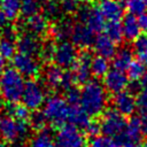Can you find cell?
<instances>
[{"mask_svg": "<svg viewBox=\"0 0 147 147\" xmlns=\"http://www.w3.org/2000/svg\"><path fill=\"white\" fill-rule=\"evenodd\" d=\"M39 2H46V1H48V0H38Z\"/></svg>", "mask_w": 147, "mask_h": 147, "instance_id": "obj_56", "label": "cell"}, {"mask_svg": "<svg viewBox=\"0 0 147 147\" xmlns=\"http://www.w3.org/2000/svg\"><path fill=\"white\" fill-rule=\"evenodd\" d=\"M114 108L122 114L123 116H132L133 113L137 109V103H136V98L133 93L130 91H121L115 94L114 100Z\"/></svg>", "mask_w": 147, "mask_h": 147, "instance_id": "obj_13", "label": "cell"}, {"mask_svg": "<svg viewBox=\"0 0 147 147\" xmlns=\"http://www.w3.org/2000/svg\"><path fill=\"white\" fill-rule=\"evenodd\" d=\"M54 49H55V44L53 41H47L45 44H41V47H40L38 55L44 62H49L53 59Z\"/></svg>", "mask_w": 147, "mask_h": 147, "instance_id": "obj_37", "label": "cell"}, {"mask_svg": "<svg viewBox=\"0 0 147 147\" xmlns=\"http://www.w3.org/2000/svg\"><path fill=\"white\" fill-rule=\"evenodd\" d=\"M0 9L8 21H14L21 14V0H0Z\"/></svg>", "mask_w": 147, "mask_h": 147, "instance_id": "obj_26", "label": "cell"}, {"mask_svg": "<svg viewBox=\"0 0 147 147\" xmlns=\"http://www.w3.org/2000/svg\"><path fill=\"white\" fill-rule=\"evenodd\" d=\"M76 83L75 76L72 71L69 70H63V76H62V82H61V90H68L71 86H74V84Z\"/></svg>", "mask_w": 147, "mask_h": 147, "instance_id": "obj_41", "label": "cell"}, {"mask_svg": "<svg viewBox=\"0 0 147 147\" xmlns=\"http://www.w3.org/2000/svg\"><path fill=\"white\" fill-rule=\"evenodd\" d=\"M137 21L140 28V31H144L145 33H147V13H142L140 15L137 16Z\"/></svg>", "mask_w": 147, "mask_h": 147, "instance_id": "obj_45", "label": "cell"}, {"mask_svg": "<svg viewBox=\"0 0 147 147\" xmlns=\"http://www.w3.org/2000/svg\"><path fill=\"white\" fill-rule=\"evenodd\" d=\"M142 131H141V124L140 119L138 117H131L129 122H126L125 131L121 141V146L125 145L127 142H138L141 139Z\"/></svg>", "mask_w": 147, "mask_h": 147, "instance_id": "obj_21", "label": "cell"}, {"mask_svg": "<svg viewBox=\"0 0 147 147\" xmlns=\"http://www.w3.org/2000/svg\"><path fill=\"white\" fill-rule=\"evenodd\" d=\"M133 60V52L129 47H122L118 51L116 49L113 56V67L118 70L125 71L130 63Z\"/></svg>", "mask_w": 147, "mask_h": 147, "instance_id": "obj_24", "label": "cell"}, {"mask_svg": "<svg viewBox=\"0 0 147 147\" xmlns=\"http://www.w3.org/2000/svg\"><path fill=\"white\" fill-rule=\"evenodd\" d=\"M92 45L95 53L106 59H111L116 52V42H114L107 34H99L94 38Z\"/></svg>", "mask_w": 147, "mask_h": 147, "instance_id": "obj_18", "label": "cell"}, {"mask_svg": "<svg viewBox=\"0 0 147 147\" xmlns=\"http://www.w3.org/2000/svg\"><path fill=\"white\" fill-rule=\"evenodd\" d=\"M84 129H85V132L87 133V136L91 137V138L98 136L101 132L100 131V124L96 123V122H92V121H90V123Z\"/></svg>", "mask_w": 147, "mask_h": 147, "instance_id": "obj_43", "label": "cell"}, {"mask_svg": "<svg viewBox=\"0 0 147 147\" xmlns=\"http://www.w3.org/2000/svg\"><path fill=\"white\" fill-rule=\"evenodd\" d=\"M141 147H147V140H146V141H145V142H144V145H142V146H141Z\"/></svg>", "mask_w": 147, "mask_h": 147, "instance_id": "obj_55", "label": "cell"}, {"mask_svg": "<svg viewBox=\"0 0 147 147\" xmlns=\"http://www.w3.org/2000/svg\"><path fill=\"white\" fill-rule=\"evenodd\" d=\"M136 103H137V108L139 111L146 110L147 109V93L141 92L136 99Z\"/></svg>", "mask_w": 147, "mask_h": 147, "instance_id": "obj_44", "label": "cell"}, {"mask_svg": "<svg viewBox=\"0 0 147 147\" xmlns=\"http://www.w3.org/2000/svg\"><path fill=\"white\" fill-rule=\"evenodd\" d=\"M123 5H124V8H126V10L130 14H133L136 16L147 10L146 0H124Z\"/></svg>", "mask_w": 147, "mask_h": 147, "instance_id": "obj_32", "label": "cell"}, {"mask_svg": "<svg viewBox=\"0 0 147 147\" xmlns=\"http://www.w3.org/2000/svg\"><path fill=\"white\" fill-rule=\"evenodd\" d=\"M105 90L111 94H116L121 91H124L129 85V77L123 70H118L113 68L109 69L103 76Z\"/></svg>", "mask_w": 147, "mask_h": 147, "instance_id": "obj_11", "label": "cell"}, {"mask_svg": "<svg viewBox=\"0 0 147 147\" xmlns=\"http://www.w3.org/2000/svg\"><path fill=\"white\" fill-rule=\"evenodd\" d=\"M0 138L2 141L8 144L16 139H20L16 119L10 115H5L0 118Z\"/></svg>", "mask_w": 147, "mask_h": 147, "instance_id": "obj_16", "label": "cell"}, {"mask_svg": "<svg viewBox=\"0 0 147 147\" xmlns=\"http://www.w3.org/2000/svg\"><path fill=\"white\" fill-rule=\"evenodd\" d=\"M16 53V42L10 39L2 38L0 39V55L5 60H10Z\"/></svg>", "mask_w": 147, "mask_h": 147, "instance_id": "obj_34", "label": "cell"}, {"mask_svg": "<svg viewBox=\"0 0 147 147\" xmlns=\"http://www.w3.org/2000/svg\"><path fill=\"white\" fill-rule=\"evenodd\" d=\"M72 26H74V23L70 18H62V20L56 21L48 29V31L51 32L52 37L55 40L63 41V40H68L70 38Z\"/></svg>", "mask_w": 147, "mask_h": 147, "instance_id": "obj_20", "label": "cell"}, {"mask_svg": "<svg viewBox=\"0 0 147 147\" xmlns=\"http://www.w3.org/2000/svg\"><path fill=\"white\" fill-rule=\"evenodd\" d=\"M0 118H1V114H0Z\"/></svg>", "mask_w": 147, "mask_h": 147, "instance_id": "obj_57", "label": "cell"}, {"mask_svg": "<svg viewBox=\"0 0 147 147\" xmlns=\"http://www.w3.org/2000/svg\"><path fill=\"white\" fill-rule=\"evenodd\" d=\"M0 147H7V146H6V144H5V141L0 140Z\"/></svg>", "mask_w": 147, "mask_h": 147, "instance_id": "obj_53", "label": "cell"}, {"mask_svg": "<svg viewBox=\"0 0 147 147\" xmlns=\"http://www.w3.org/2000/svg\"><path fill=\"white\" fill-rule=\"evenodd\" d=\"M108 102L107 91L98 80H88L80 90L79 103L90 116H99L106 109Z\"/></svg>", "mask_w": 147, "mask_h": 147, "instance_id": "obj_1", "label": "cell"}, {"mask_svg": "<svg viewBox=\"0 0 147 147\" xmlns=\"http://www.w3.org/2000/svg\"><path fill=\"white\" fill-rule=\"evenodd\" d=\"M8 147H28V145L25 144V140L23 139H16L11 142H9Z\"/></svg>", "mask_w": 147, "mask_h": 147, "instance_id": "obj_48", "label": "cell"}, {"mask_svg": "<svg viewBox=\"0 0 147 147\" xmlns=\"http://www.w3.org/2000/svg\"><path fill=\"white\" fill-rule=\"evenodd\" d=\"M109 61L108 59L103 57V56H95L92 59V62H91V72L94 77L96 78H101L106 75V72L109 70Z\"/></svg>", "mask_w": 147, "mask_h": 147, "instance_id": "obj_27", "label": "cell"}, {"mask_svg": "<svg viewBox=\"0 0 147 147\" xmlns=\"http://www.w3.org/2000/svg\"><path fill=\"white\" fill-rule=\"evenodd\" d=\"M28 147H56V145L52 133L45 127L37 131V134L31 138Z\"/></svg>", "mask_w": 147, "mask_h": 147, "instance_id": "obj_25", "label": "cell"}, {"mask_svg": "<svg viewBox=\"0 0 147 147\" xmlns=\"http://www.w3.org/2000/svg\"><path fill=\"white\" fill-rule=\"evenodd\" d=\"M106 34L116 44H121L124 39L123 37V31H122V24L119 21H109L106 25L105 29Z\"/></svg>", "mask_w": 147, "mask_h": 147, "instance_id": "obj_28", "label": "cell"}, {"mask_svg": "<svg viewBox=\"0 0 147 147\" xmlns=\"http://www.w3.org/2000/svg\"><path fill=\"white\" fill-rule=\"evenodd\" d=\"M24 77L13 67L5 68L0 75V96L7 103L20 102Z\"/></svg>", "mask_w": 147, "mask_h": 147, "instance_id": "obj_2", "label": "cell"}, {"mask_svg": "<svg viewBox=\"0 0 147 147\" xmlns=\"http://www.w3.org/2000/svg\"><path fill=\"white\" fill-rule=\"evenodd\" d=\"M90 115L82 108L78 107V105L75 106H69V111H68V118L67 122L70 124L76 125L77 127L84 129L88 123H90Z\"/></svg>", "mask_w": 147, "mask_h": 147, "instance_id": "obj_22", "label": "cell"}, {"mask_svg": "<svg viewBox=\"0 0 147 147\" xmlns=\"http://www.w3.org/2000/svg\"><path fill=\"white\" fill-rule=\"evenodd\" d=\"M7 17H6V15L3 14V11L0 9V33H1V31H2V29L7 25Z\"/></svg>", "mask_w": 147, "mask_h": 147, "instance_id": "obj_49", "label": "cell"}, {"mask_svg": "<svg viewBox=\"0 0 147 147\" xmlns=\"http://www.w3.org/2000/svg\"><path fill=\"white\" fill-rule=\"evenodd\" d=\"M44 15L48 20H56L61 15V8L59 5V1L56 0H48L44 2Z\"/></svg>", "mask_w": 147, "mask_h": 147, "instance_id": "obj_35", "label": "cell"}, {"mask_svg": "<svg viewBox=\"0 0 147 147\" xmlns=\"http://www.w3.org/2000/svg\"><path fill=\"white\" fill-rule=\"evenodd\" d=\"M140 124H141V131L142 134H145L147 137V109L144 111H140Z\"/></svg>", "mask_w": 147, "mask_h": 147, "instance_id": "obj_46", "label": "cell"}, {"mask_svg": "<svg viewBox=\"0 0 147 147\" xmlns=\"http://www.w3.org/2000/svg\"><path fill=\"white\" fill-rule=\"evenodd\" d=\"M133 49L138 54V56L144 54L147 51V33H144V34L139 33L133 39Z\"/></svg>", "mask_w": 147, "mask_h": 147, "instance_id": "obj_39", "label": "cell"}, {"mask_svg": "<svg viewBox=\"0 0 147 147\" xmlns=\"http://www.w3.org/2000/svg\"><path fill=\"white\" fill-rule=\"evenodd\" d=\"M90 147H121V145L108 136H95L91 139Z\"/></svg>", "mask_w": 147, "mask_h": 147, "instance_id": "obj_36", "label": "cell"}, {"mask_svg": "<svg viewBox=\"0 0 147 147\" xmlns=\"http://www.w3.org/2000/svg\"><path fill=\"white\" fill-rule=\"evenodd\" d=\"M139 80H140L139 85H140V90H141V92L147 93V72H145L144 76H142Z\"/></svg>", "mask_w": 147, "mask_h": 147, "instance_id": "obj_47", "label": "cell"}, {"mask_svg": "<svg viewBox=\"0 0 147 147\" xmlns=\"http://www.w3.org/2000/svg\"><path fill=\"white\" fill-rule=\"evenodd\" d=\"M80 1L84 2V3H88V2H92L93 0H79V2H80Z\"/></svg>", "mask_w": 147, "mask_h": 147, "instance_id": "obj_54", "label": "cell"}, {"mask_svg": "<svg viewBox=\"0 0 147 147\" xmlns=\"http://www.w3.org/2000/svg\"><path fill=\"white\" fill-rule=\"evenodd\" d=\"M64 99L69 106L78 105L79 100H80V91L78 88H76L75 86H71L70 88L65 90V98Z\"/></svg>", "mask_w": 147, "mask_h": 147, "instance_id": "obj_40", "label": "cell"}, {"mask_svg": "<svg viewBox=\"0 0 147 147\" xmlns=\"http://www.w3.org/2000/svg\"><path fill=\"white\" fill-rule=\"evenodd\" d=\"M69 105L64 98L52 95L45 100L42 105V114L53 127H60L67 122Z\"/></svg>", "mask_w": 147, "mask_h": 147, "instance_id": "obj_3", "label": "cell"}, {"mask_svg": "<svg viewBox=\"0 0 147 147\" xmlns=\"http://www.w3.org/2000/svg\"><path fill=\"white\" fill-rule=\"evenodd\" d=\"M92 54L84 49L79 54H77L76 61L74 63V65L71 67L76 83L79 84H85L86 82H88L91 79L92 72H91V62H92Z\"/></svg>", "mask_w": 147, "mask_h": 147, "instance_id": "obj_10", "label": "cell"}, {"mask_svg": "<svg viewBox=\"0 0 147 147\" xmlns=\"http://www.w3.org/2000/svg\"><path fill=\"white\" fill-rule=\"evenodd\" d=\"M55 145L56 147H83L85 145V137L79 127L64 123L57 129Z\"/></svg>", "mask_w": 147, "mask_h": 147, "instance_id": "obj_6", "label": "cell"}, {"mask_svg": "<svg viewBox=\"0 0 147 147\" xmlns=\"http://www.w3.org/2000/svg\"><path fill=\"white\" fill-rule=\"evenodd\" d=\"M1 36H2V38L10 39V40L15 41L17 39V29L15 26H11V25H9V26L6 25L1 31Z\"/></svg>", "mask_w": 147, "mask_h": 147, "instance_id": "obj_42", "label": "cell"}, {"mask_svg": "<svg viewBox=\"0 0 147 147\" xmlns=\"http://www.w3.org/2000/svg\"><path fill=\"white\" fill-rule=\"evenodd\" d=\"M62 76H63V69L60 68L56 64H48L42 72V80L44 84L55 91L61 88V82H62Z\"/></svg>", "mask_w": 147, "mask_h": 147, "instance_id": "obj_17", "label": "cell"}, {"mask_svg": "<svg viewBox=\"0 0 147 147\" xmlns=\"http://www.w3.org/2000/svg\"><path fill=\"white\" fill-rule=\"evenodd\" d=\"M69 39H71V42L76 47L87 48L93 44L94 32L88 26H86L84 23L79 22V23L74 24Z\"/></svg>", "mask_w": 147, "mask_h": 147, "instance_id": "obj_12", "label": "cell"}, {"mask_svg": "<svg viewBox=\"0 0 147 147\" xmlns=\"http://www.w3.org/2000/svg\"><path fill=\"white\" fill-rule=\"evenodd\" d=\"M32 113H30V116H29V123H30V126L32 130H36V131H40L42 129L46 127V124H47V119L45 117V115L42 114V111H40L39 109H36V110H31Z\"/></svg>", "mask_w": 147, "mask_h": 147, "instance_id": "obj_31", "label": "cell"}, {"mask_svg": "<svg viewBox=\"0 0 147 147\" xmlns=\"http://www.w3.org/2000/svg\"><path fill=\"white\" fill-rule=\"evenodd\" d=\"M61 11L67 15L76 14L79 8V0H59Z\"/></svg>", "mask_w": 147, "mask_h": 147, "instance_id": "obj_38", "label": "cell"}, {"mask_svg": "<svg viewBox=\"0 0 147 147\" xmlns=\"http://www.w3.org/2000/svg\"><path fill=\"white\" fill-rule=\"evenodd\" d=\"M5 68H6V60L0 55V75L5 70Z\"/></svg>", "mask_w": 147, "mask_h": 147, "instance_id": "obj_50", "label": "cell"}, {"mask_svg": "<svg viewBox=\"0 0 147 147\" xmlns=\"http://www.w3.org/2000/svg\"><path fill=\"white\" fill-rule=\"evenodd\" d=\"M40 11V2L38 0H21V14L26 18Z\"/></svg>", "mask_w": 147, "mask_h": 147, "instance_id": "obj_33", "label": "cell"}, {"mask_svg": "<svg viewBox=\"0 0 147 147\" xmlns=\"http://www.w3.org/2000/svg\"><path fill=\"white\" fill-rule=\"evenodd\" d=\"M45 100H46V92L41 83H39L33 78H30L29 80L24 82V87L20 101L30 111L41 108Z\"/></svg>", "mask_w": 147, "mask_h": 147, "instance_id": "obj_5", "label": "cell"}, {"mask_svg": "<svg viewBox=\"0 0 147 147\" xmlns=\"http://www.w3.org/2000/svg\"><path fill=\"white\" fill-rule=\"evenodd\" d=\"M83 147H85V146H83Z\"/></svg>", "mask_w": 147, "mask_h": 147, "instance_id": "obj_58", "label": "cell"}, {"mask_svg": "<svg viewBox=\"0 0 147 147\" xmlns=\"http://www.w3.org/2000/svg\"><path fill=\"white\" fill-rule=\"evenodd\" d=\"M77 54L76 46L68 40H63L55 45L52 61L62 69H69L74 65Z\"/></svg>", "mask_w": 147, "mask_h": 147, "instance_id": "obj_7", "label": "cell"}, {"mask_svg": "<svg viewBox=\"0 0 147 147\" xmlns=\"http://www.w3.org/2000/svg\"><path fill=\"white\" fill-rule=\"evenodd\" d=\"M122 24V31H123V37L126 40H133L139 33H140V28L137 21V16L133 14H127L124 16Z\"/></svg>", "mask_w": 147, "mask_h": 147, "instance_id": "obj_23", "label": "cell"}, {"mask_svg": "<svg viewBox=\"0 0 147 147\" xmlns=\"http://www.w3.org/2000/svg\"><path fill=\"white\" fill-rule=\"evenodd\" d=\"M41 41L38 38V36L33 33H24L17 38L16 42V49L20 53H24L28 55L36 56L39 54L40 47H41Z\"/></svg>", "mask_w": 147, "mask_h": 147, "instance_id": "obj_15", "label": "cell"}, {"mask_svg": "<svg viewBox=\"0 0 147 147\" xmlns=\"http://www.w3.org/2000/svg\"><path fill=\"white\" fill-rule=\"evenodd\" d=\"M127 71V77L133 82H138L144 74L146 72V65L140 61V60H132V62L130 63V65L126 69Z\"/></svg>", "mask_w": 147, "mask_h": 147, "instance_id": "obj_30", "label": "cell"}, {"mask_svg": "<svg viewBox=\"0 0 147 147\" xmlns=\"http://www.w3.org/2000/svg\"><path fill=\"white\" fill-rule=\"evenodd\" d=\"M98 9L106 21H121L124 13L122 0H99Z\"/></svg>", "mask_w": 147, "mask_h": 147, "instance_id": "obj_14", "label": "cell"}, {"mask_svg": "<svg viewBox=\"0 0 147 147\" xmlns=\"http://www.w3.org/2000/svg\"><path fill=\"white\" fill-rule=\"evenodd\" d=\"M25 26L31 33L39 37V36H44L48 31L49 23H48V18L45 15H41L38 13V14L26 17Z\"/></svg>", "mask_w": 147, "mask_h": 147, "instance_id": "obj_19", "label": "cell"}, {"mask_svg": "<svg viewBox=\"0 0 147 147\" xmlns=\"http://www.w3.org/2000/svg\"><path fill=\"white\" fill-rule=\"evenodd\" d=\"M78 15V18L82 23H84L86 26H88L94 33L101 32L105 29L106 20L98 9V7H92L88 5L82 6L76 11Z\"/></svg>", "mask_w": 147, "mask_h": 147, "instance_id": "obj_8", "label": "cell"}, {"mask_svg": "<svg viewBox=\"0 0 147 147\" xmlns=\"http://www.w3.org/2000/svg\"><path fill=\"white\" fill-rule=\"evenodd\" d=\"M139 60H140L145 65H147V51H146L144 54L139 55Z\"/></svg>", "mask_w": 147, "mask_h": 147, "instance_id": "obj_51", "label": "cell"}, {"mask_svg": "<svg viewBox=\"0 0 147 147\" xmlns=\"http://www.w3.org/2000/svg\"><path fill=\"white\" fill-rule=\"evenodd\" d=\"M11 62H13V68H15L23 77L33 78L40 71L39 61L32 55L17 52L11 57Z\"/></svg>", "mask_w": 147, "mask_h": 147, "instance_id": "obj_9", "label": "cell"}, {"mask_svg": "<svg viewBox=\"0 0 147 147\" xmlns=\"http://www.w3.org/2000/svg\"><path fill=\"white\" fill-rule=\"evenodd\" d=\"M102 118L100 124V131L113 139H115L119 145L125 131L126 121L123 117L122 114H119L115 108H110L107 110H103L101 114Z\"/></svg>", "mask_w": 147, "mask_h": 147, "instance_id": "obj_4", "label": "cell"}, {"mask_svg": "<svg viewBox=\"0 0 147 147\" xmlns=\"http://www.w3.org/2000/svg\"><path fill=\"white\" fill-rule=\"evenodd\" d=\"M6 111L8 113L7 115H10L15 119H24V121H28L29 119V116H30V110L22 102L21 103L20 102L7 103Z\"/></svg>", "mask_w": 147, "mask_h": 147, "instance_id": "obj_29", "label": "cell"}, {"mask_svg": "<svg viewBox=\"0 0 147 147\" xmlns=\"http://www.w3.org/2000/svg\"><path fill=\"white\" fill-rule=\"evenodd\" d=\"M124 147H141L140 145H138V142H127L125 145H123Z\"/></svg>", "mask_w": 147, "mask_h": 147, "instance_id": "obj_52", "label": "cell"}]
</instances>
